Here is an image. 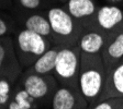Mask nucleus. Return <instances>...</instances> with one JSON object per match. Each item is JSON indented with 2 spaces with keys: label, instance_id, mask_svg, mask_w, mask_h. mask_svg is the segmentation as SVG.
Returning a JSON list of instances; mask_svg holds the SVG:
<instances>
[{
  "label": "nucleus",
  "instance_id": "obj_1",
  "mask_svg": "<svg viewBox=\"0 0 123 109\" xmlns=\"http://www.w3.org/2000/svg\"><path fill=\"white\" fill-rule=\"evenodd\" d=\"M107 69L101 53L88 55L81 52L79 71V88L89 106L99 100L107 81Z\"/></svg>",
  "mask_w": 123,
  "mask_h": 109
},
{
  "label": "nucleus",
  "instance_id": "obj_2",
  "mask_svg": "<svg viewBox=\"0 0 123 109\" xmlns=\"http://www.w3.org/2000/svg\"><path fill=\"white\" fill-rule=\"evenodd\" d=\"M52 28V43L55 46H77L84 27L69 14L62 5H55L46 10Z\"/></svg>",
  "mask_w": 123,
  "mask_h": 109
},
{
  "label": "nucleus",
  "instance_id": "obj_3",
  "mask_svg": "<svg viewBox=\"0 0 123 109\" xmlns=\"http://www.w3.org/2000/svg\"><path fill=\"white\" fill-rule=\"evenodd\" d=\"M13 46L21 67L28 69L53 46L51 39L25 28L19 27L12 35Z\"/></svg>",
  "mask_w": 123,
  "mask_h": 109
},
{
  "label": "nucleus",
  "instance_id": "obj_4",
  "mask_svg": "<svg viewBox=\"0 0 123 109\" xmlns=\"http://www.w3.org/2000/svg\"><path fill=\"white\" fill-rule=\"evenodd\" d=\"M17 83L28 92L41 109H49L52 98L59 84L53 74H40L24 69Z\"/></svg>",
  "mask_w": 123,
  "mask_h": 109
},
{
  "label": "nucleus",
  "instance_id": "obj_5",
  "mask_svg": "<svg viewBox=\"0 0 123 109\" xmlns=\"http://www.w3.org/2000/svg\"><path fill=\"white\" fill-rule=\"evenodd\" d=\"M81 51L77 46L61 47L57 55L53 75L58 84L79 87V71Z\"/></svg>",
  "mask_w": 123,
  "mask_h": 109
},
{
  "label": "nucleus",
  "instance_id": "obj_6",
  "mask_svg": "<svg viewBox=\"0 0 123 109\" xmlns=\"http://www.w3.org/2000/svg\"><path fill=\"white\" fill-rule=\"evenodd\" d=\"M88 107L89 103L79 87L59 84L52 98L49 109H87Z\"/></svg>",
  "mask_w": 123,
  "mask_h": 109
},
{
  "label": "nucleus",
  "instance_id": "obj_7",
  "mask_svg": "<svg viewBox=\"0 0 123 109\" xmlns=\"http://www.w3.org/2000/svg\"><path fill=\"white\" fill-rule=\"evenodd\" d=\"M62 5L84 30L95 27L96 15L100 7L97 0H68Z\"/></svg>",
  "mask_w": 123,
  "mask_h": 109
},
{
  "label": "nucleus",
  "instance_id": "obj_8",
  "mask_svg": "<svg viewBox=\"0 0 123 109\" xmlns=\"http://www.w3.org/2000/svg\"><path fill=\"white\" fill-rule=\"evenodd\" d=\"M24 69L21 67L13 46L12 36L0 38V78L10 76L18 80Z\"/></svg>",
  "mask_w": 123,
  "mask_h": 109
},
{
  "label": "nucleus",
  "instance_id": "obj_9",
  "mask_svg": "<svg viewBox=\"0 0 123 109\" xmlns=\"http://www.w3.org/2000/svg\"><path fill=\"white\" fill-rule=\"evenodd\" d=\"M95 27L107 34H113L123 27V7L115 5H100L96 15Z\"/></svg>",
  "mask_w": 123,
  "mask_h": 109
},
{
  "label": "nucleus",
  "instance_id": "obj_10",
  "mask_svg": "<svg viewBox=\"0 0 123 109\" xmlns=\"http://www.w3.org/2000/svg\"><path fill=\"white\" fill-rule=\"evenodd\" d=\"M19 27L37 33L52 41V28L46 11L14 14Z\"/></svg>",
  "mask_w": 123,
  "mask_h": 109
},
{
  "label": "nucleus",
  "instance_id": "obj_11",
  "mask_svg": "<svg viewBox=\"0 0 123 109\" xmlns=\"http://www.w3.org/2000/svg\"><path fill=\"white\" fill-rule=\"evenodd\" d=\"M107 72L112 70L123 60V27L111 34L101 50Z\"/></svg>",
  "mask_w": 123,
  "mask_h": 109
},
{
  "label": "nucleus",
  "instance_id": "obj_12",
  "mask_svg": "<svg viewBox=\"0 0 123 109\" xmlns=\"http://www.w3.org/2000/svg\"><path fill=\"white\" fill-rule=\"evenodd\" d=\"M110 35L111 34H107L96 27L85 28L80 35L78 47L82 53H88V55L101 53L103 46L105 45Z\"/></svg>",
  "mask_w": 123,
  "mask_h": 109
},
{
  "label": "nucleus",
  "instance_id": "obj_13",
  "mask_svg": "<svg viewBox=\"0 0 123 109\" xmlns=\"http://www.w3.org/2000/svg\"><path fill=\"white\" fill-rule=\"evenodd\" d=\"M112 97H123V60L108 72L105 88L98 102Z\"/></svg>",
  "mask_w": 123,
  "mask_h": 109
},
{
  "label": "nucleus",
  "instance_id": "obj_14",
  "mask_svg": "<svg viewBox=\"0 0 123 109\" xmlns=\"http://www.w3.org/2000/svg\"><path fill=\"white\" fill-rule=\"evenodd\" d=\"M59 49H61V46L53 45L49 50H46L34 62L33 66L30 67L29 69H31L32 71L40 74H53Z\"/></svg>",
  "mask_w": 123,
  "mask_h": 109
},
{
  "label": "nucleus",
  "instance_id": "obj_15",
  "mask_svg": "<svg viewBox=\"0 0 123 109\" xmlns=\"http://www.w3.org/2000/svg\"><path fill=\"white\" fill-rule=\"evenodd\" d=\"M55 5L57 3L54 0H13L11 13L14 15L36 11H46Z\"/></svg>",
  "mask_w": 123,
  "mask_h": 109
},
{
  "label": "nucleus",
  "instance_id": "obj_16",
  "mask_svg": "<svg viewBox=\"0 0 123 109\" xmlns=\"http://www.w3.org/2000/svg\"><path fill=\"white\" fill-rule=\"evenodd\" d=\"M6 109H41L25 89L15 83L12 98Z\"/></svg>",
  "mask_w": 123,
  "mask_h": 109
},
{
  "label": "nucleus",
  "instance_id": "obj_17",
  "mask_svg": "<svg viewBox=\"0 0 123 109\" xmlns=\"http://www.w3.org/2000/svg\"><path fill=\"white\" fill-rule=\"evenodd\" d=\"M17 81V79L10 76L0 78V109H6L10 103Z\"/></svg>",
  "mask_w": 123,
  "mask_h": 109
},
{
  "label": "nucleus",
  "instance_id": "obj_18",
  "mask_svg": "<svg viewBox=\"0 0 123 109\" xmlns=\"http://www.w3.org/2000/svg\"><path fill=\"white\" fill-rule=\"evenodd\" d=\"M19 28L14 15L9 11L0 9V38L12 36Z\"/></svg>",
  "mask_w": 123,
  "mask_h": 109
},
{
  "label": "nucleus",
  "instance_id": "obj_19",
  "mask_svg": "<svg viewBox=\"0 0 123 109\" xmlns=\"http://www.w3.org/2000/svg\"><path fill=\"white\" fill-rule=\"evenodd\" d=\"M89 109H123V97H112L97 102Z\"/></svg>",
  "mask_w": 123,
  "mask_h": 109
},
{
  "label": "nucleus",
  "instance_id": "obj_20",
  "mask_svg": "<svg viewBox=\"0 0 123 109\" xmlns=\"http://www.w3.org/2000/svg\"><path fill=\"white\" fill-rule=\"evenodd\" d=\"M13 8V0H0V9L11 12Z\"/></svg>",
  "mask_w": 123,
  "mask_h": 109
},
{
  "label": "nucleus",
  "instance_id": "obj_21",
  "mask_svg": "<svg viewBox=\"0 0 123 109\" xmlns=\"http://www.w3.org/2000/svg\"><path fill=\"white\" fill-rule=\"evenodd\" d=\"M108 5H121L123 7V0H103Z\"/></svg>",
  "mask_w": 123,
  "mask_h": 109
},
{
  "label": "nucleus",
  "instance_id": "obj_22",
  "mask_svg": "<svg viewBox=\"0 0 123 109\" xmlns=\"http://www.w3.org/2000/svg\"><path fill=\"white\" fill-rule=\"evenodd\" d=\"M54 1H55V2H56L57 5H64V3H65V2H67L68 0H54Z\"/></svg>",
  "mask_w": 123,
  "mask_h": 109
},
{
  "label": "nucleus",
  "instance_id": "obj_23",
  "mask_svg": "<svg viewBox=\"0 0 123 109\" xmlns=\"http://www.w3.org/2000/svg\"><path fill=\"white\" fill-rule=\"evenodd\" d=\"M87 109H89V107H88V108H87Z\"/></svg>",
  "mask_w": 123,
  "mask_h": 109
}]
</instances>
